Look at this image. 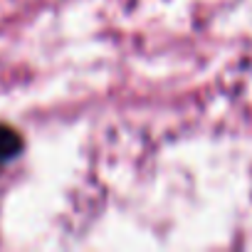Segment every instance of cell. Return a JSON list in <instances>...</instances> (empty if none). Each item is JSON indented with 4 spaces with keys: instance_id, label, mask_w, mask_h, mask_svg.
<instances>
[{
    "instance_id": "cell-1",
    "label": "cell",
    "mask_w": 252,
    "mask_h": 252,
    "mask_svg": "<svg viewBox=\"0 0 252 252\" xmlns=\"http://www.w3.org/2000/svg\"><path fill=\"white\" fill-rule=\"evenodd\" d=\"M23 151V136L8 124H0V163L13 161Z\"/></svg>"
}]
</instances>
